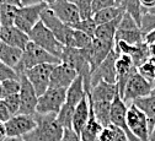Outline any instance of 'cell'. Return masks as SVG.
I'll return each mask as SVG.
<instances>
[{"instance_id": "obj_25", "label": "cell", "mask_w": 155, "mask_h": 141, "mask_svg": "<svg viewBox=\"0 0 155 141\" xmlns=\"http://www.w3.org/2000/svg\"><path fill=\"white\" fill-rule=\"evenodd\" d=\"M22 56V49L9 46L0 41V62L15 69Z\"/></svg>"}, {"instance_id": "obj_40", "label": "cell", "mask_w": 155, "mask_h": 141, "mask_svg": "<svg viewBox=\"0 0 155 141\" xmlns=\"http://www.w3.org/2000/svg\"><path fill=\"white\" fill-rule=\"evenodd\" d=\"M9 79H17L18 80V75L14 68L8 66L6 64L0 62V82L4 81V80H9Z\"/></svg>"}, {"instance_id": "obj_32", "label": "cell", "mask_w": 155, "mask_h": 141, "mask_svg": "<svg viewBox=\"0 0 155 141\" xmlns=\"http://www.w3.org/2000/svg\"><path fill=\"white\" fill-rule=\"evenodd\" d=\"M70 27L74 28V30H79V31H81V32H84V33H86V34H89L90 37L94 38V34H95L97 25L95 24L92 17H89V18H85V20H79L76 24H74Z\"/></svg>"}, {"instance_id": "obj_20", "label": "cell", "mask_w": 155, "mask_h": 141, "mask_svg": "<svg viewBox=\"0 0 155 141\" xmlns=\"http://www.w3.org/2000/svg\"><path fill=\"white\" fill-rule=\"evenodd\" d=\"M0 41L9 46L24 49L25 46L30 42V38L26 32L21 31L14 25V26L0 28Z\"/></svg>"}, {"instance_id": "obj_14", "label": "cell", "mask_w": 155, "mask_h": 141, "mask_svg": "<svg viewBox=\"0 0 155 141\" xmlns=\"http://www.w3.org/2000/svg\"><path fill=\"white\" fill-rule=\"evenodd\" d=\"M127 103L122 99V97L120 95H116L114 98L111 102V111H110V123L114 127L120 128L121 130H123L128 137L129 141H139L135 137L128 129L127 127V120H126V115H127Z\"/></svg>"}, {"instance_id": "obj_28", "label": "cell", "mask_w": 155, "mask_h": 141, "mask_svg": "<svg viewBox=\"0 0 155 141\" xmlns=\"http://www.w3.org/2000/svg\"><path fill=\"white\" fill-rule=\"evenodd\" d=\"M124 12V9L120 5H114V6H111V8H106V9H102L100 11H96L94 12L92 15V18L96 25H102V24H106L108 21H112V20L120 17L122 14Z\"/></svg>"}, {"instance_id": "obj_1", "label": "cell", "mask_w": 155, "mask_h": 141, "mask_svg": "<svg viewBox=\"0 0 155 141\" xmlns=\"http://www.w3.org/2000/svg\"><path fill=\"white\" fill-rule=\"evenodd\" d=\"M36 128L24 135L25 141H61L64 128L58 122L55 114H38L35 113Z\"/></svg>"}, {"instance_id": "obj_31", "label": "cell", "mask_w": 155, "mask_h": 141, "mask_svg": "<svg viewBox=\"0 0 155 141\" xmlns=\"http://www.w3.org/2000/svg\"><path fill=\"white\" fill-rule=\"evenodd\" d=\"M124 9L127 14H129L135 21H137L138 26L140 25V20L143 15V8L139 3V0H123L122 4L120 5Z\"/></svg>"}, {"instance_id": "obj_48", "label": "cell", "mask_w": 155, "mask_h": 141, "mask_svg": "<svg viewBox=\"0 0 155 141\" xmlns=\"http://www.w3.org/2000/svg\"><path fill=\"white\" fill-rule=\"evenodd\" d=\"M42 3V0H20L21 6H28V5H35Z\"/></svg>"}, {"instance_id": "obj_17", "label": "cell", "mask_w": 155, "mask_h": 141, "mask_svg": "<svg viewBox=\"0 0 155 141\" xmlns=\"http://www.w3.org/2000/svg\"><path fill=\"white\" fill-rule=\"evenodd\" d=\"M137 71L130 55L127 54H120L116 59V85L118 88V93L122 97L126 84L129 80V77Z\"/></svg>"}, {"instance_id": "obj_26", "label": "cell", "mask_w": 155, "mask_h": 141, "mask_svg": "<svg viewBox=\"0 0 155 141\" xmlns=\"http://www.w3.org/2000/svg\"><path fill=\"white\" fill-rule=\"evenodd\" d=\"M89 98V97H87ZM89 103L91 106L92 113L97 122L102 127L110 125V111H111V102L107 101H91L89 98Z\"/></svg>"}, {"instance_id": "obj_43", "label": "cell", "mask_w": 155, "mask_h": 141, "mask_svg": "<svg viewBox=\"0 0 155 141\" xmlns=\"http://www.w3.org/2000/svg\"><path fill=\"white\" fill-rule=\"evenodd\" d=\"M10 117H11V114H10V112H9L5 102H4L3 99H0V120L5 123Z\"/></svg>"}, {"instance_id": "obj_15", "label": "cell", "mask_w": 155, "mask_h": 141, "mask_svg": "<svg viewBox=\"0 0 155 141\" xmlns=\"http://www.w3.org/2000/svg\"><path fill=\"white\" fill-rule=\"evenodd\" d=\"M18 75V81H20V114H35L36 113V106H37V99L38 96L27 80L26 75L24 72L17 74Z\"/></svg>"}, {"instance_id": "obj_11", "label": "cell", "mask_w": 155, "mask_h": 141, "mask_svg": "<svg viewBox=\"0 0 155 141\" xmlns=\"http://www.w3.org/2000/svg\"><path fill=\"white\" fill-rule=\"evenodd\" d=\"M118 55L120 54L113 48L100 63V65L91 71V87L100 81L116 84V59L118 58Z\"/></svg>"}, {"instance_id": "obj_21", "label": "cell", "mask_w": 155, "mask_h": 141, "mask_svg": "<svg viewBox=\"0 0 155 141\" xmlns=\"http://www.w3.org/2000/svg\"><path fill=\"white\" fill-rule=\"evenodd\" d=\"M89 117H90V103H89L87 93L85 92V95L83 96L81 101L75 107L73 115H71V129L74 130L75 134L78 135L80 134V131L87 123Z\"/></svg>"}, {"instance_id": "obj_9", "label": "cell", "mask_w": 155, "mask_h": 141, "mask_svg": "<svg viewBox=\"0 0 155 141\" xmlns=\"http://www.w3.org/2000/svg\"><path fill=\"white\" fill-rule=\"evenodd\" d=\"M153 87H154V82L149 81L145 77H143L138 71H135L126 84L122 99L126 103L128 102L132 103L134 99L150 95Z\"/></svg>"}, {"instance_id": "obj_50", "label": "cell", "mask_w": 155, "mask_h": 141, "mask_svg": "<svg viewBox=\"0 0 155 141\" xmlns=\"http://www.w3.org/2000/svg\"><path fill=\"white\" fill-rule=\"evenodd\" d=\"M0 4H9V5H15V6L21 8L20 0H0Z\"/></svg>"}, {"instance_id": "obj_58", "label": "cell", "mask_w": 155, "mask_h": 141, "mask_svg": "<svg viewBox=\"0 0 155 141\" xmlns=\"http://www.w3.org/2000/svg\"><path fill=\"white\" fill-rule=\"evenodd\" d=\"M0 27H2V26H0Z\"/></svg>"}, {"instance_id": "obj_51", "label": "cell", "mask_w": 155, "mask_h": 141, "mask_svg": "<svg viewBox=\"0 0 155 141\" xmlns=\"http://www.w3.org/2000/svg\"><path fill=\"white\" fill-rule=\"evenodd\" d=\"M3 141H25V140H24L22 136H18V137H9V136H6Z\"/></svg>"}, {"instance_id": "obj_24", "label": "cell", "mask_w": 155, "mask_h": 141, "mask_svg": "<svg viewBox=\"0 0 155 141\" xmlns=\"http://www.w3.org/2000/svg\"><path fill=\"white\" fill-rule=\"evenodd\" d=\"M122 15L117 18L112 20V21L99 25L97 27H96L94 38H97V39H100V41H105V42H110V43H114V36H116V32H117L118 24L121 21Z\"/></svg>"}, {"instance_id": "obj_45", "label": "cell", "mask_w": 155, "mask_h": 141, "mask_svg": "<svg viewBox=\"0 0 155 141\" xmlns=\"http://www.w3.org/2000/svg\"><path fill=\"white\" fill-rule=\"evenodd\" d=\"M144 42L147 44H150V43H155V30L148 32L144 34Z\"/></svg>"}, {"instance_id": "obj_6", "label": "cell", "mask_w": 155, "mask_h": 141, "mask_svg": "<svg viewBox=\"0 0 155 141\" xmlns=\"http://www.w3.org/2000/svg\"><path fill=\"white\" fill-rule=\"evenodd\" d=\"M41 21L52 31V33L55 36V38L64 47H73L74 28H71L70 26L62 22L48 6L41 14Z\"/></svg>"}, {"instance_id": "obj_38", "label": "cell", "mask_w": 155, "mask_h": 141, "mask_svg": "<svg viewBox=\"0 0 155 141\" xmlns=\"http://www.w3.org/2000/svg\"><path fill=\"white\" fill-rule=\"evenodd\" d=\"M3 101L5 102L11 117L18 113V111H20V96H18V93L17 95L6 96V97L3 98Z\"/></svg>"}, {"instance_id": "obj_49", "label": "cell", "mask_w": 155, "mask_h": 141, "mask_svg": "<svg viewBox=\"0 0 155 141\" xmlns=\"http://www.w3.org/2000/svg\"><path fill=\"white\" fill-rule=\"evenodd\" d=\"M6 137V128H5V123L0 120V141H3Z\"/></svg>"}, {"instance_id": "obj_44", "label": "cell", "mask_w": 155, "mask_h": 141, "mask_svg": "<svg viewBox=\"0 0 155 141\" xmlns=\"http://www.w3.org/2000/svg\"><path fill=\"white\" fill-rule=\"evenodd\" d=\"M112 141H129L126 133L123 130H121L120 128L116 127V133H114V136H113V140Z\"/></svg>"}, {"instance_id": "obj_7", "label": "cell", "mask_w": 155, "mask_h": 141, "mask_svg": "<svg viewBox=\"0 0 155 141\" xmlns=\"http://www.w3.org/2000/svg\"><path fill=\"white\" fill-rule=\"evenodd\" d=\"M65 88L48 87L41 96H38L36 113L38 114H58L65 101Z\"/></svg>"}, {"instance_id": "obj_4", "label": "cell", "mask_w": 155, "mask_h": 141, "mask_svg": "<svg viewBox=\"0 0 155 141\" xmlns=\"http://www.w3.org/2000/svg\"><path fill=\"white\" fill-rule=\"evenodd\" d=\"M85 95L84 85H83V77L78 75L76 79L73 81V84L68 87L67 95H65V101L59 111V113L57 114V119L63 128H71V115L78 106V103L81 101L83 96Z\"/></svg>"}, {"instance_id": "obj_3", "label": "cell", "mask_w": 155, "mask_h": 141, "mask_svg": "<svg viewBox=\"0 0 155 141\" xmlns=\"http://www.w3.org/2000/svg\"><path fill=\"white\" fill-rule=\"evenodd\" d=\"M58 63H61L59 58L52 55L43 48L38 47L37 44L30 41L22 49V56L18 64L15 66V71L20 74L24 72L26 69H30L40 64H58Z\"/></svg>"}, {"instance_id": "obj_22", "label": "cell", "mask_w": 155, "mask_h": 141, "mask_svg": "<svg viewBox=\"0 0 155 141\" xmlns=\"http://www.w3.org/2000/svg\"><path fill=\"white\" fill-rule=\"evenodd\" d=\"M116 95H120L117 85L100 81L91 87V91L87 93V97L91 101H107V102H112V99L114 98Z\"/></svg>"}, {"instance_id": "obj_47", "label": "cell", "mask_w": 155, "mask_h": 141, "mask_svg": "<svg viewBox=\"0 0 155 141\" xmlns=\"http://www.w3.org/2000/svg\"><path fill=\"white\" fill-rule=\"evenodd\" d=\"M148 50H149V59L155 62V43L148 44Z\"/></svg>"}, {"instance_id": "obj_56", "label": "cell", "mask_w": 155, "mask_h": 141, "mask_svg": "<svg viewBox=\"0 0 155 141\" xmlns=\"http://www.w3.org/2000/svg\"><path fill=\"white\" fill-rule=\"evenodd\" d=\"M123 0H116V5H121Z\"/></svg>"}, {"instance_id": "obj_54", "label": "cell", "mask_w": 155, "mask_h": 141, "mask_svg": "<svg viewBox=\"0 0 155 141\" xmlns=\"http://www.w3.org/2000/svg\"><path fill=\"white\" fill-rule=\"evenodd\" d=\"M144 12H145V11H144ZM147 12H149V14H153V15H155V6H153V8L148 9V10H147Z\"/></svg>"}, {"instance_id": "obj_33", "label": "cell", "mask_w": 155, "mask_h": 141, "mask_svg": "<svg viewBox=\"0 0 155 141\" xmlns=\"http://www.w3.org/2000/svg\"><path fill=\"white\" fill-rule=\"evenodd\" d=\"M92 37H90L89 34L79 31V30H74V34H73V48H79V49H84L86 47H89L92 42Z\"/></svg>"}, {"instance_id": "obj_34", "label": "cell", "mask_w": 155, "mask_h": 141, "mask_svg": "<svg viewBox=\"0 0 155 141\" xmlns=\"http://www.w3.org/2000/svg\"><path fill=\"white\" fill-rule=\"evenodd\" d=\"M73 3L80 15V20H85L89 17H92V9H91V2L92 0H69Z\"/></svg>"}, {"instance_id": "obj_42", "label": "cell", "mask_w": 155, "mask_h": 141, "mask_svg": "<svg viewBox=\"0 0 155 141\" xmlns=\"http://www.w3.org/2000/svg\"><path fill=\"white\" fill-rule=\"evenodd\" d=\"M61 141H80V137L78 134L74 133V130L71 128H64V134H63Z\"/></svg>"}, {"instance_id": "obj_2", "label": "cell", "mask_w": 155, "mask_h": 141, "mask_svg": "<svg viewBox=\"0 0 155 141\" xmlns=\"http://www.w3.org/2000/svg\"><path fill=\"white\" fill-rule=\"evenodd\" d=\"M59 59L62 63L69 65L71 69L76 71L78 75L83 77L84 90L86 93H89L91 91V66L83 50L79 48L64 47Z\"/></svg>"}, {"instance_id": "obj_23", "label": "cell", "mask_w": 155, "mask_h": 141, "mask_svg": "<svg viewBox=\"0 0 155 141\" xmlns=\"http://www.w3.org/2000/svg\"><path fill=\"white\" fill-rule=\"evenodd\" d=\"M134 106H137L147 117L149 124V135L155 124V95H148L145 97H140L134 99L132 102Z\"/></svg>"}, {"instance_id": "obj_30", "label": "cell", "mask_w": 155, "mask_h": 141, "mask_svg": "<svg viewBox=\"0 0 155 141\" xmlns=\"http://www.w3.org/2000/svg\"><path fill=\"white\" fill-rule=\"evenodd\" d=\"M17 9H18V6H15V5L0 4V26L2 27L14 26Z\"/></svg>"}, {"instance_id": "obj_27", "label": "cell", "mask_w": 155, "mask_h": 141, "mask_svg": "<svg viewBox=\"0 0 155 141\" xmlns=\"http://www.w3.org/2000/svg\"><path fill=\"white\" fill-rule=\"evenodd\" d=\"M102 128L104 127L97 122V119L95 118V115L92 113V109H91V106H90L89 120H87L86 125L83 128V130L79 134L80 141H96V140H97V135L100 134Z\"/></svg>"}, {"instance_id": "obj_46", "label": "cell", "mask_w": 155, "mask_h": 141, "mask_svg": "<svg viewBox=\"0 0 155 141\" xmlns=\"http://www.w3.org/2000/svg\"><path fill=\"white\" fill-rule=\"evenodd\" d=\"M139 3L142 5V8H143V12L147 11L148 9L155 6V0H139Z\"/></svg>"}, {"instance_id": "obj_12", "label": "cell", "mask_w": 155, "mask_h": 141, "mask_svg": "<svg viewBox=\"0 0 155 141\" xmlns=\"http://www.w3.org/2000/svg\"><path fill=\"white\" fill-rule=\"evenodd\" d=\"M54 65L55 64H40V65L32 66L30 69H26L24 71V74L26 75L30 84L35 88L37 96H41L48 88L51 72H52Z\"/></svg>"}, {"instance_id": "obj_57", "label": "cell", "mask_w": 155, "mask_h": 141, "mask_svg": "<svg viewBox=\"0 0 155 141\" xmlns=\"http://www.w3.org/2000/svg\"><path fill=\"white\" fill-rule=\"evenodd\" d=\"M96 141H97V140H96Z\"/></svg>"}, {"instance_id": "obj_55", "label": "cell", "mask_w": 155, "mask_h": 141, "mask_svg": "<svg viewBox=\"0 0 155 141\" xmlns=\"http://www.w3.org/2000/svg\"><path fill=\"white\" fill-rule=\"evenodd\" d=\"M0 99H3V88H2V84H0Z\"/></svg>"}, {"instance_id": "obj_39", "label": "cell", "mask_w": 155, "mask_h": 141, "mask_svg": "<svg viewBox=\"0 0 155 141\" xmlns=\"http://www.w3.org/2000/svg\"><path fill=\"white\" fill-rule=\"evenodd\" d=\"M139 26L137 24V21L126 11L123 12L122 17H121V21L118 24V30H138Z\"/></svg>"}, {"instance_id": "obj_36", "label": "cell", "mask_w": 155, "mask_h": 141, "mask_svg": "<svg viewBox=\"0 0 155 141\" xmlns=\"http://www.w3.org/2000/svg\"><path fill=\"white\" fill-rule=\"evenodd\" d=\"M0 84H2V88H3V98L6 96L17 95L20 92V81L17 79L4 80Z\"/></svg>"}, {"instance_id": "obj_13", "label": "cell", "mask_w": 155, "mask_h": 141, "mask_svg": "<svg viewBox=\"0 0 155 141\" xmlns=\"http://www.w3.org/2000/svg\"><path fill=\"white\" fill-rule=\"evenodd\" d=\"M36 118L35 114H20L17 113L10 117L5 122L6 136L9 137H18L24 136L32 131L36 128Z\"/></svg>"}, {"instance_id": "obj_41", "label": "cell", "mask_w": 155, "mask_h": 141, "mask_svg": "<svg viewBox=\"0 0 155 141\" xmlns=\"http://www.w3.org/2000/svg\"><path fill=\"white\" fill-rule=\"evenodd\" d=\"M116 5V0H92L91 2V9H92V15L96 11H100L106 8H111Z\"/></svg>"}, {"instance_id": "obj_35", "label": "cell", "mask_w": 155, "mask_h": 141, "mask_svg": "<svg viewBox=\"0 0 155 141\" xmlns=\"http://www.w3.org/2000/svg\"><path fill=\"white\" fill-rule=\"evenodd\" d=\"M137 71L149 81H155V62H153V60L148 59L147 62L137 66Z\"/></svg>"}, {"instance_id": "obj_53", "label": "cell", "mask_w": 155, "mask_h": 141, "mask_svg": "<svg viewBox=\"0 0 155 141\" xmlns=\"http://www.w3.org/2000/svg\"><path fill=\"white\" fill-rule=\"evenodd\" d=\"M55 2H58V0H42V3H45L46 5H52V4H54Z\"/></svg>"}, {"instance_id": "obj_16", "label": "cell", "mask_w": 155, "mask_h": 141, "mask_svg": "<svg viewBox=\"0 0 155 141\" xmlns=\"http://www.w3.org/2000/svg\"><path fill=\"white\" fill-rule=\"evenodd\" d=\"M113 48H114V43H110V42L100 41L97 38H94L89 47L81 49L91 66V71L100 65V63L108 55V53Z\"/></svg>"}, {"instance_id": "obj_8", "label": "cell", "mask_w": 155, "mask_h": 141, "mask_svg": "<svg viewBox=\"0 0 155 141\" xmlns=\"http://www.w3.org/2000/svg\"><path fill=\"white\" fill-rule=\"evenodd\" d=\"M127 127L139 141H149V124L145 114L133 103L127 108Z\"/></svg>"}, {"instance_id": "obj_18", "label": "cell", "mask_w": 155, "mask_h": 141, "mask_svg": "<svg viewBox=\"0 0 155 141\" xmlns=\"http://www.w3.org/2000/svg\"><path fill=\"white\" fill-rule=\"evenodd\" d=\"M78 74L74 69H71L69 65L65 63H58L54 65L52 72H51V79H49V86L53 88H65L73 84V81L76 79Z\"/></svg>"}, {"instance_id": "obj_19", "label": "cell", "mask_w": 155, "mask_h": 141, "mask_svg": "<svg viewBox=\"0 0 155 141\" xmlns=\"http://www.w3.org/2000/svg\"><path fill=\"white\" fill-rule=\"evenodd\" d=\"M48 8L57 15V17L62 22H64L68 26H73L80 20V15L76 6L73 3H70L69 0H58Z\"/></svg>"}, {"instance_id": "obj_29", "label": "cell", "mask_w": 155, "mask_h": 141, "mask_svg": "<svg viewBox=\"0 0 155 141\" xmlns=\"http://www.w3.org/2000/svg\"><path fill=\"white\" fill-rule=\"evenodd\" d=\"M114 41H123L132 46H138L144 42V34L142 33L140 28L138 30H118L116 32Z\"/></svg>"}, {"instance_id": "obj_10", "label": "cell", "mask_w": 155, "mask_h": 141, "mask_svg": "<svg viewBox=\"0 0 155 141\" xmlns=\"http://www.w3.org/2000/svg\"><path fill=\"white\" fill-rule=\"evenodd\" d=\"M47 6L48 5H46L45 3H40L18 8L14 25L21 31L28 33L38 21H41V14Z\"/></svg>"}, {"instance_id": "obj_52", "label": "cell", "mask_w": 155, "mask_h": 141, "mask_svg": "<svg viewBox=\"0 0 155 141\" xmlns=\"http://www.w3.org/2000/svg\"><path fill=\"white\" fill-rule=\"evenodd\" d=\"M149 141H155V124H154V128L149 135Z\"/></svg>"}, {"instance_id": "obj_37", "label": "cell", "mask_w": 155, "mask_h": 141, "mask_svg": "<svg viewBox=\"0 0 155 141\" xmlns=\"http://www.w3.org/2000/svg\"><path fill=\"white\" fill-rule=\"evenodd\" d=\"M139 28L142 31L143 34L155 30V15L149 14V12H143L142 15V20H140V25Z\"/></svg>"}, {"instance_id": "obj_5", "label": "cell", "mask_w": 155, "mask_h": 141, "mask_svg": "<svg viewBox=\"0 0 155 141\" xmlns=\"http://www.w3.org/2000/svg\"><path fill=\"white\" fill-rule=\"evenodd\" d=\"M27 34L31 42H33L38 47L43 48L52 55L61 58L64 46L58 41L55 36L52 33V31L42 21H38Z\"/></svg>"}]
</instances>
